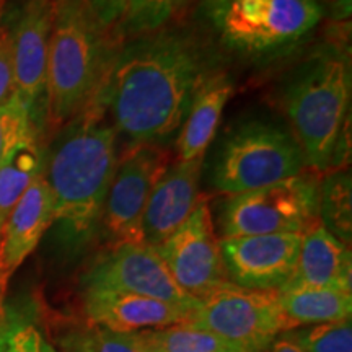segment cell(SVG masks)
<instances>
[{
    "instance_id": "8992f818",
    "label": "cell",
    "mask_w": 352,
    "mask_h": 352,
    "mask_svg": "<svg viewBox=\"0 0 352 352\" xmlns=\"http://www.w3.org/2000/svg\"><path fill=\"white\" fill-rule=\"evenodd\" d=\"M305 168L292 132L277 122L253 118L226 132L214 153L209 182L230 196L294 178Z\"/></svg>"
},
{
    "instance_id": "4316f807",
    "label": "cell",
    "mask_w": 352,
    "mask_h": 352,
    "mask_svg": "<svg viewBox=\"0 0 352 352\" xmlns=\"http://www.w3.org/2000/svg\"><path fill=\"white\" fill-rule=\"evenodd\" d=\"M76 331L87 352H147L138 331H113L98 324H90Z\"/></svg>"
},
{
    "instance_id": "ac0fdd59",
    "label": "cell",
    "mask_w": 352,
    "mask_h": 352,
    "mask_svg": "<svg viewBox=\"0 0 352 352\" xmlns=\"http://www.w3.org/2000/svg\"><path fill=\"white\" fill-rule=\"evenodd\" d=\"M235 85L226 72H215L206 80L192 100L176 140V160H202L222 120L223 109L232 98Z\"/></svg>"
},
{
    "instance_id": "f1b7e54d",
    "label": "cell",
    "mask_w": 352,
    "mask_h": 352,
    "mask_svg": "<svg viewBox=\"0 0 352 352\" xmlns=\"http://www.w3.org/2000/svg\"><path fill=\"white\" fill-rule=\"evenodd\" d=\"M127 2L129 0H85L100 23L108 30H114V26L120 23Z\"/></svg>"
},
{
    "instance_id": "2e32d148",
    "label": "cell",
    "mask_w": 352,
    "mask_h": 352,
    "mask_svg": "<svg viewBox=\"0 0 352 352\" xmlns=\"http://www.w3.org/2000/svg\"><path fill=\"white\" fill-rule=\"evenodd\" d=\"M82 311L90 324L122 333L186 323L191 316L182 307L111 289H82Z\"/></svg>"
},
{
    "instance_id": "7402d4cb",
    "label": "cell",
    "mask_w": 352,
    "mask_h": 352,
    "mask_svg": "<svg viewBox=\"0 0 352 352\" xmlns=\"http://www.w3.org/2000/svg\"><path fill=\"white\" fill-rule=\"evenodd\" d=\"M352 188L351 173L346 168L321 175L318 183L320 222L344 245L352 239Z\"/></svg>"
},
{
    "instance_id": "cb8c5ba5",
    "label": "cell",
    "mask_w": 352,
    "mask_h": 352,
    "mask_svg": "<svg viewBox=\"0 0 352 352\" xmlns=\"http://www.w3.org/2000/svg\"><path fill=\"white\" fill-rule=\"evenodd\" d=\"M147 352H243L189 323L138 331Z\"/></svg>"
},
{
    "instance_id": "9c48e42d",
    "label": "cell",
    "mask_w": 352,
    "mask_h": 352,
    "mask_svg": "<svg viewBox=\"0 0 352 352\" xmlns=\"http://www.w3.org/2000/svg\"><path fill=\"white\" fill-rule=\"evenodd\" d=\"M171 164L165 145L126 148L109 184L100 227L111 245L142 243V220L148 197Z\"/></svg>"
},
{
    "instance_id": "d6986e66",
    "label": "cell",
    "mask_w": 352,
    "mask_h": 352,
    "mask_svg": "<svg viewBox=\"0 0 352 352\" xmlns=\"http://www.w3.org/2000/svg\"><path fill=\"white\" fill-rule=\"evenodd\" d=\"M0 352H57L50 338V311L38 290L0 305Z\"/></svg>"
},
{
    "instance_id": "ba28073f",
    "label": "cell",
    "mask_w": 352,
    "mask_h": 352,
    "mask_svg": "<svg viewBox=\"0 0 352 352\" xmlns=\"http://www.w3.org/2000/svg\"><path fill=\"white\" fill-rule=\"evenodd\" d=\"M186 323L215 334L243 352H266L287 331L276 290L228 284L202 298Z\"/></svg>"
},
{
    "instance_id": "8fae6325",
    "label": "cell",
    "mask_w": 352,
    "mask_h": 352,
    "mask_svg": "<svg viewBox=\"0 0 352 352\" xmlns=\"http://www.w3.org/2000/svg\"><path fill=\"white\" fill-rule=\"evenodd\" d=\"M82 289H111L157 298L191 311L196 298L175 283L164 259L147 243L111 245L83 272Z\"/></svg>"
},
{
    "instance_id": "603a6c76",
    "label": "cell",
    "mask_w": 352,
    "mask_h": 352,
    "mask_svg": "<svg viewBox=\"0 0 352 352\" xmlns=\"http://www.w3.org/2000/svg\"><path fill=\"white\" fill-rule=\"evenodd\" d=\"M196 0H129L114 36L121 43L151 34L170 26Z\"/></svg>"
},
{
    "instance_id": "277c9868",
    "label": "cell",
    "mask_w": 352,
    "mask_h": 352,
    "mask_svg": "<svg viewBox=\"0 0 352 352\" xmlns=\"http://www.w3.org/2000/svg\"><path fill=\"white\" fill-rule=\"evenodd\" d=\"M121 41L85 0H54L44 91L43 135L50 139L98 96Z\"/></svg>"
},
{
    "instance_id": "3957f363",
    "label": "cell",
    "mask_w": 352,
    "mask_h": 352,
    "mask_svg": "<svg viewBox=\"0 0 352 352\" xmlns=\"http://www.w3.org/2000/svg\"><path fill=\"white\" fill-rule=\"evenodd\" d=\"M280 107L307 170L321 176L344 168L351 148V63L328 44L297 64L283 83Z\"/></svg>"
},
{
    "instance_id": "5bb4252c",
    "label": "cell",
    "mask_w": 352,
    "mask_h": 352,
    "mask_svg": "<svg viewBox=\"0 0 352 352\" xmlns=\"http://www.w3.org/2000/svg\"><path fill=\"white\" fill-rule=\"evenodd\" d=\"M54 222L52 192L43 173H39L13 208L0 235V305L7 298L12 276Z\"/></svg>"
},
{
    "instance_id": "83f0119b",
    "label": "cell",
    "mask_w": 352,
    "mask_h": 352,
    "mask_svg": "<svg viewBox=\"0 0 352 352\" xmlns=\"http://www.w3.org/2000/svg\"><path fill=\"white\" fill-rule=\"evenodd\" d=\"M16 91L13 41L8 26L0 25V104L6 103Z\"/></svg>"
},
{
    "instance_id": "484cf974",
    "label": "cell",
    "mask_w": 352,
    "mask_h": 352,
    "mask_svg": "<svg viewBox=\"0 0 352 352\" xmlns=\"http://www.w3.org/2000/svg\"><path fill=\"white\" fill-rule=\"evenodd\" d=\"M34 129L43 131L34 121L32 109L15 91L6 103L0 104V162L13 144Z\"/></svg>"
},
{
    "instance_id": "44dd1931",
    "label": "cell",
    "mask_w": 352,
    "mask_h": 352,
    "mask_svg": "<svg viewBox=\"0 0 352 352\" xmlns=\"http://www.w3.org/2000/svg\"><path fill=\"white\" fill-rule=\"evenodd\" d=\"M279 307L287 331L310 324L351 320V292L338 289L298 287L279 290Z\"/></svg>"
},
{
    "instance_id": "5b68a950",
    "label": "cell",
    "mask_w": 352,
    "mask_h": 352,
    "mask_svg": "<svg viewBox=\"0 0 352 352\" xmlns=\"http://www.w3.org/2000/svg\"><path fill=\"white\" fill-rule=\"evenodd\" d=\"M197 16L214 46L248 60L294 51L324 16L321 0H199Z\"/></svg>"
},
{
    "instance_id": "ffe728a7",
    "label": "cell",
    "mask_w": 352,
    "mask_h": 352,
    "mask_svg": "<svg viewBox=\"0 0 352 352\" xmlns=\"http://www.w3.org/2000/svg\"><path fill=\"white\" fill-rule=\"evenodd\" d=\"M44 135L34 129L8 148L0 162V235L13 208L33 179L43 173Z\"/></svg>"
},
{
    "instance_id": "e0dca14e",
    "label": "cell",
    "mask_w": 352,
    "mask_h": 352,
    "mask_svg": "<svg viewBox=\"0 0 352 352\" xmlns=\"http://www.w3.org/2000/svg\"><path fill=\"white\" fill-rule=\"evenodd\" d=\"M351 279L352 258L349 245L338 240L318 222L302 235L296 271L280 290L320 287L351 292Z\"/></svg>"
},
{
    "instance_id": "7c38bea8",
    "label": "cell",
    "mask_w": 352,
    "mask_h": 352,
    "mask_svg": "<svg viewBox=\"0 0 352 352\" xmlns=\"http://www.w3.org/2000/svg\"><path fill=\"white\" fill-rule=\"evenodd\" d=\"M219 245L228 283L279 292L296 271L302 233L226 236Z\"/></svg>"
},
{
    "instance_id": "f546056e",
    "label": "cell",
    "mask_w": 352,
    "mask_h": 352,
    "mask_svg": "<svg viewBox=\"0 0 352 352\" xmlns=\"http://www.w3.org/2000/svg\"><path fill=\"white\" fill-rule=\"evenodd\" d=\"M54 342H57V346L60 347V352H87L80 344V341H78L76 329H72V331L65 334H60L57 340L54 338Z\"/></svg>"
},
{
    "instance_id": "4dcf8cb0",
    "label": "cell",
    "mask_w": 352,
    "mask_h": 352,
    "mask_svg": "<svg viewBox=\"0 0 352 352\" xmlns=\"http://www.w3.org/2000/svg\"><path fill=\"white\" fill-rule=\"evenodd\" d=\"M266 352H303L296 342H292L289 338H285L284 334H279L276 338L274 342L267 347Z\"/></svg>"
},
{
    "instance_id": "30bf717a",
    "label": "cell",
    "mask_w": 352,
    "mask_h": 352,
    "mask_svg": "<svg viewBox=\"0 0 352 352\" xmlns=\"http://www.w3.org/2000/svg\"><path fill=\"white\" fill-rule=\"evenodd\" d=\"M155 250L175 283L197 302L230 284L206 196H202L182 226Z\"/></svg>"
},
{
    "instance_id": "9a60e30c",
    "label": "cell",
    "mask_w": 352,
    "mask_h": 352,
    "mask_svg": "<svg viewBox=\"0 0 352 352\" xmlns=\"http://www.w3.org/2000/svg\"><path fill=\"white\" fill-rule=\"evenodd\" d=\"M202 160L170 164L153 186L142 220L144 243L160 246L196 209L202 199L199 191Z\"/></svg>"
},
{
    "instance_id": "6da1fadb",
    "label": "cell",
    "mask_w": 352,
    "mask_h": 352,
    "mask_svg": "<svg viewBox=\"0 0 352 352\" xmlns=\"http://www.w3.org/2000/svg\"><path fill=\"white\" fill-rule=\"evenodd\" d=\"M219 65L208 34L189 26L170 25L122 43L100 96L126 148L168 142Z\"/></svg>"
},
{
    "instance_id": "d4e9b609",
    "label": "cell",
    "mask_w": 352,
    "mask_h": 352,
    "mask_svg": "<svg viewBox=\"0 0 352 352\" xmlns=\"http://www.w3.org/2000/svg\"><path fill=\"white\" fill-rule=\"evenodd\" d=\"M283 334L303 352H352L351 320L298 327Z\"/></svg>"
},
{
    "instance_id": "7a4b0ae2",
    "label": "cell",
    "mask_w": 352,
    "mask_h": 352,
    "mask_svg": "<svg viewBox=\"0 0 352 352\" xmlns=\"http://www.w3.org/2000/svg\"><path fill=\"white\" fill-rule=\"evenodd\" d=\"M118 132L98 96L60 127L44 147L43 176L54 199L56 222L69 245L80 248L100 228L118 166Z\"/></svg>"
},
{
    "instance_id": "1f68e13d",
    "label": "cell",
    "mask_w": 352,
    "mask_h": 352,
    "mask_svg": "<svg viewBox=\"0 0 352 352\" xmlns=\"http://www.w3.org/2000/svg\"><path fill=\"white\" fill-rule=\"evenodd\" d=\"M6 6H7V0H0V20H2L3 12H6Z\"/></svg>"
},
{
    "instance_id": "52a82bcc",
    "label": "cell",
    "mask_w": 352,
    "mask_h": 352,
    "mask_svg": "<svg viewBox=\"0 0 352 352\" xmlns=\"http://www.w3.org/2000/svg\"><path fill=\"white\" fill-rule=\"evenodd\" d=\"M320 176L311 171L253 191L230 195L220 206L219 223L226 236L305 233L320 222Z\"/></svg>"
},
{
    "instance_id": "4fadbf2b",
    "label": "cell",
    "mask_w": 352,
    "mask_h": 352,
    "mask_svg": "<svg viewBox=\"0 0 352 352\" xmlns=\"http://www.w3.org/2000/svg\"><path fill=\"white\" fill-rule=\"evenodd\" d=\"M54 20V0H25L12 32L15 87L43 129L46 70Z\"/></svg>"
}]
</instances>
